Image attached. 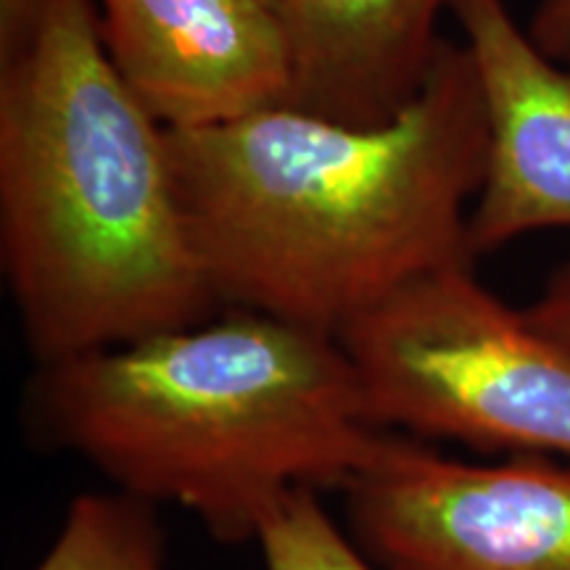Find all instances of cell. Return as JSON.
Masks as SVG:
<instances>
[{
	"label": "cell",
	"mask_w": 570,
	"mask_h": 570,
	"mask_svg": "<svg viewBox=\"0 0 570 570\" xmlns=\"http://www.w3.org/2000/svg\"><path fill=\"white\" fill-rule=\"evenodd\" d=\"M267 570H377L327 515L317 491H294L265 520L259 537Z\"/></svg>",
	"instance_id": "10"
},
{
	"label": "cell",
	"mask_w": 570,
	"mask_h": 570,
	"mask_svg": "<svg viewBox=\"0 0 570 570\" xmlns=\"http://www.w3.org/2000/svg\"><path fill=\"white\" fill-rule=\"evenodd\" d=\"M156 504L125 494H80L32 570H167Z\"/></svg>",
	"instance_id": "9"
},
{
	"label": "cell",
	"mask_w": 570,
	"mask_h": 570,
	"mask_svg": "<svg viewBox=\"0 0 570 570\" xmlns=\"http://www.w3.org/2000/svg\"><path fill=\"white\" fill-rule=\"evenodd\" d=\"M190 240L214 296L338 336L420 275L475 265L468 219L489 154L473 59L444 38L417 96L356 127L275 106L167 130Z\"/></svg>",
	"instance_id": "1"
},
{
	"label": "cell",
	"mask_w": 570,
	"mask_h": 570,
	"mask_svg": "<svg viewBox=\"0 0 570 570\" xmlns=\"http://www.w3.org/2000/svg\"><path fill=\"white\" fill-rule=\"evenodd\" d=\"M32 407L53 444L219 541H256L294 491H344L386 431L338 336L252 309L40 365Z\"/></svg>",
	"instance_id": "3"
},
{
	"label": "cell",
	"mask_w": 570,
	"mask_h": 570,
	"mask_svg": "<svg viewBox=\"0 0 570 570\" xmlns=\"http://www.w3.org/2000/svg\"><path fill=\"white\" fill-rule=\"evenodd\" d=\"M346 525L377 570H570V465H479L383 431L344 487Z\"/></svg>",
	"instance_id": "5"
},
{
	"label": "cell",
	"mask_w": 570,
	"mask_h": 570,
	"mask_svg": "<svg viewBox=\"0 0 570 570\" xmlns=\"http://www.w3.org/2000/svg\"><path fill=\"white\" fill-rule=\"evenodd\" d=\"M531 40L554 61L570 59V0H539L529 21Z\"/></svg>",
	"instance_id": "12"
},
{
	"label": "cell",
	"mask_w": 570,
	"mask_h": 570,
	"mask_svg": "<svg viewBox=\"0 0 570 570\" xmlns=\"http://www.w3.org/2000/svg\"><path fill=\"white\" fill-rule=\"evenodd\" d=\"M294 71L291 106L344 125H386L436 61L449 0H267Z\"/></svg>",
	"instance_id": "8"
},
{
	"label": "cell",
	"mask_w": 570,
	"mask_h": 570,
	"mask_svg": "<svg viewBox=\"0 0 570 570\" xmlns=\"http://www.w3.org/2000/svg\"><path fill=\"white\" fill-rule=\"evenodd\" d=\"M104 48L164 130L291 106L294 71L267 0H92Z\"/></svg>",
	"instance_id": "6"
},
{
	"label": "cell",
	"mask_w": 570,
	"mask_h": 570,
	"mask_svg": "<svg viewBox=\"0 0 570 570\" xmlns=\"http://www.w3.org/2000/svg\"><path fill=\"white\" fill-rule=\"evenodd\" d=\"M523 315L541 336L570 352V256L550 275Z\"/></svg>",
	"instance_id": "11"
},
{
	"label": "cell",
	"mask_w": 570,
	"mask_h": 570,
	"mask_svg": "<svg viewBox=\"0 0 570 570\" xmlns=\"http://www.w3.org/2000/svg\"><path fill=\"white\" fill-rule=\"evenodd\" d=\"M489 125L487 173L468 219L481 259L523 235L570 227V59H550L508 0H449Z\"/></svg>",
	"instance_id": "7"
},
{
	"label": "cell",
	"mask_w": 570,
	"mask_h": 570,
	"mask_svg": "<svg viewBox=\"0 0 570 570\" xmlns=\"http://www.w3.org/2000/svg\"><path fill=\"white\" fill-rule=\"evenodd\" d=\"M375 425L481 452L570 458V352L449 265L338 333Z\"/></svg>",
	"instance_id": "4"
},
{
	"label": "cell",
	"mask_w": 570,
	"mask_h": 570,
	"mask_svg": "<svg viewBox=\"0 0 570 570\" xmlns=\"http://www.w3.org/2000/svg\"><path fill=\"white\" fill-rule=\"evenodd\" d=\"M48 0H0V61L32 38Z\"/></svg>",
	"instance_id": "13"
},
{
	"label": "cell",
	"mask_w": 570,
	"mask_h": 570,
	"mask_svg": "<svg viewBox=\"0 0 570 570\" xmlns=\"http://www.w3.org/2000/svg\"><path fill=\"white\" fill-rule=\"evenodd\" d=\"M0 259L38 365L223 306L177 198L167 130L104 48L92 0H48L0 61Z\"/></svg>",
	"instance_id": "2"
}]
</instances>
